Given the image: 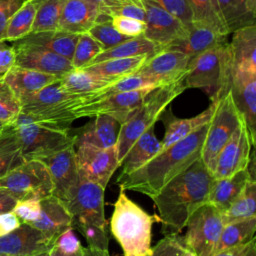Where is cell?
I'll return each instance as SVG.
<instances>
[{"label":"cell","instance_id":"6f0895ef","mask_svg":"<svg viewBox=\"0 0 256 256\" xmlns=\"http://www.w3.org/2000/svg\"><path fill=\"white\" fill-rule=\"evenodd\" d=\"M83 256H110L108 251L94 249L90 247H83Z\"/></svg>","mask_w":256,"mask_h":256},{"label":"cell","instance_id":"7dc6e473","mask_svg":"<svg viewBox=\"0 0 256 256\" xmlns=\"http://www.w3.org/2000/svg\"><path fill=\"white\" fill-rule=\"evenodd\" d=\"M41 211V204L39 200L29 199L17 201L12 212L20 219L22 223H31L35 221Z\"/></svg>","mask_w":256,"mask_h":256},{"label":"cell","instance_id":"11a10c76","mask_svg":"<svg viewBox=\"0 0 256 256\" xmlns=\"http://www.w3.org/2000/svg\"><path fill=\"white\" fill-rule=\"evenodd\" d=\"M256 242V239L254 238L253 240H251L250 242L243 244V245H239V246H235V247H231L225 250H222L220 252H217L215 254H213L212 256H244L248 250L250 249L251 245Z\"/></svg>","mask_w":256,"mask_h":256},{"label":"cell","instance_id":"603a6c76","mask_svg":"<svg viewBox=\"0 0 256 256\" xmlns=\"http://www.w3.org/2000/svg\"><path fill=\"white\" fill-rule=\"evenodd\" d=\"M226 40L227 36L219 35L207 26L192 22L187 28V34L183 38L170 43L163 49L183 52L189 56L191 61L206 50L227 42Z\"/></svg>","mask_w":256,"mask_h":256},{"label":"cell","instance_id":"681fc988","mask_svg":"<svg viewBox=\"0 0 256 256\" xmlns=\"http://www.w3.org/2000/svg\"><path fill=\"white\" fill-rule=\"evenodd\" d=\"M25 0H0V41H5L7 25Z\"/></svg>","mask_w":256,"mask_h":256},{"label":"cell","instance_id":"e0dca14e","mask_svg":"<svg viewBox=\"0 0 256 256\" xmlns=\"http://www.w3.org/2000/svg\"><path fill=\"white\" fill-rule=\"evenodd\" d=\"M15 65L61 78L73 69L71 61L43 47L15 41Z\"/></svg>","mask_w":256,"mask_h":256},{"label":"cell","instance_id":"7402d4cb","mask_svg":"<svg viewBox=\"0 0 256 256\" xmlns=\"http://www.w3.org/2000/svg\"><path fill=\"white\" fill-rule=\"evenodd\" d=\"M40 204L41 211L39 217L35 221L27 224L55 241L62 232L72 227L70 213L64 202L54 195L40 200Z\"/></svg>","mask_w":256,"mask_h":256},{"label":"cell","instance_id":"680465c9","mask_svg":"<svg viewBox=\"0 0 256 256\" xmlns=\"http://www.w3.org/2000/svg\"><path fill=\"white\" fill-rule=\"evenodd\" d=\"M47 256H83V247L74 254H63L53 246V248L50 250Z\"/></svg>","mask_w":256,"mask_h":256},{"label":"cell","instance_id":"44dd1931","mask_svg":"<svg viewBox=\"0 0 256 256\" xmlns=\"http://www.w3.org/2000/svg\"><path fill=\"white\" fill-rule=\"evenodd\" d=\"M102 15L101 8L88 0H66L58 30L74 34L88 32Z\"/></svg>","mask_w":256,"mask_h":256},{"label":"cell","instance_id":"8d00e7d4","mask_svg":"<svg viewBox=\"0 0 256 256\" xmlns=\"http://www.w3.org/2000/svg\"><path fill=\"white\" fill-rule=\"evenodd\" d=\"M40 0H25L22 6L11 17L7 25L5 41H17L32 32Z\"/></svg>","mask_w":256,"mask_h":256},{"label":"cell","instance_id":"be15d7a7","mask_svg":"<svg viewBox=\"0 0 256 256\" xmlns=\"http://www.w3.org/2000/svg\"><path fill=\"white\" fill-rule=\"evenodd\" d=\"M48 255V254H47ZM47 255H45V254H42V255H35V256H47Z\"/></svg>","mask_w":256,"mask_h":256},{"label":"cell","instance_id":"f35d334b","mask_svg":"<svg viewBox=\"0 0 256 256\" xmlns=\"http://www.w3.org/2000/svg\"><path fill=\"white\" fill-rule=\"evenodd\" d=\"M224 224L256 217V181L249 180L240 196L222 213Z\"/></svg>","mask_w":256,"mask_h":256},{"label":"cell","instance_id":"6da1fadb","mask_svg":"<svg viewBox=\"0 0 256 256\" xmlns=\"http://www.w3.org/2000/svg\"><path fill=\"white\" fill-rule=\"evenodd\" d=\"M213 181V174L199 158L150 197L165 235H176L186 227L192 213L207 202Z\"/></svg>","mask_w":256,"mask_h":256},{"label":"cell","instance_id":"2e32d148","mask_svg":"<svg viewBox=\"0 0 256 256\" xmlns=\"http://www.w3.org/2000/svg\"><path fill=\"white\" fill-rule=\"evenodd\" d=\"M54 240L27 223L0 237V256L47 255Z\"/></svg>","mask_w":256,"mask_h":256},{"label":"cell","instance_id":"8fae6325","mask_svg":"<svg viewBox=\"0 0 256 256\" xmlns=\"http://www.w3.org/2000/svg\"><path fill=\"white\" fill-rule=\"evenodd\" d=\"M224 225L222 213L206 202L187 221V230L182 237L186 248L195 256H212Z\"/></svg>","mask_w":256,"mask_h":256},{"label":"cell","instance_id":"91938a15","mask_svg":"<svg viewBox=\"0 0 256 256\" xmlns=\"http://www.w3.org/2000/svg\"><path fill=\"white\" fill-rule=\"evenodd\" d=\"M244 256H256V242H254Z\"/></svg>","mask_w":256,"mask_h":256},{"label":"cell","instance_id":"c3c4849f","mask_svg":"<svg viewBox=\"0 0 256 256\" xmlns=\"http://www.w3.org/2000/svg\"><path fill=\"white\" fill-rule=\"evenodd\" d=\"M54 247L63 254H74L82 248V245L75 236L74 229L69 227L56 238Z\"/></svg>","mask_w":256,"mask_h":256},{"label":"cell","instance_id":"5bb4252c","mask_svg":"<svg viewBox=\"0 0 256 256\" xmlns=\"http://www.w3.org/2000/svg\"><path fill=\"white\" fill-rule=\"evenodd\" d=\"M39 161L44 163L50 174L53 184L52 195L67 203L74 197L80 181L74 145Z\"/></svg>","mask_w":256,"mask_h":256},{"label":"cell","instance_id":"1f68e13d","mask_svg":"<svg viewBox=\"0 0 256 256\" xmlns=\"http://www.w3.org/2000/svg\"><path fill=\"white\" fill-rule=\"evenodd\" d=\"M147 56H135L128 58L109 59L91 64L84 70L109 82H115L121 78L134 74L147 59Z\"/></svg>","mask_w":256,"mask_h":256},{"label":"cell","instance_id":"d6986e66","mask_svg":"<svg viewBox=\"0 0 256 256\" xmlns=\"http://www.w3.org/2000/svg\"><path fill=\"white\" fill-rule=\"evenodd\" d=\"M189 62V56L183 52L162 49L148 57L135 73L163 85L184 78Z\"/></svg>","mask_w":256,"mask_h":256},{"label":"cell","instance_id":"4dcf8cb0","mask_svg":"<svg viewBox=\"0 0 256 256\" xmlns=\"http://www.w3.org/2000/svg\"><path fill=\"white\" fill-rule=\"evenodd\" d=\"M229 33L255 25L256 0H217Z\"/></svg>","mask_w":256,"mask_h":256},{"label":"cell","instance_id":"7bdbcfd3","mask_svg":"<svg viewBox=\"0 0 256 256\" xmlns=\"http://www.w3.org/2000/svg\"><path fill=\"white\" fill-rule=\"evenodd\" d=\"M21 113V102L0 77V122L12 125Z\"/></svg>","mask_w":256,"mask_h":256},{"label":"cell","instance_id":"94428289","mask_svg":"<svg viewBox=\"0 0 256 256\" xmlns=\"http://www.w3.org/2000/svg\"><path fill=\"white\" fill-rule=\"evenodd\" d=\"M182 256H195L190 250H188V249H186V251L184 252V254L182 255Z\"/></svg>","mask_w":256,"mask_h":256},{"label":"cell","instance_id":"83f0119b","mask_svg":"<svg viewBox=\"0 0 256 256\" xmlns=\"http://www.w3.org/2000/svg\"><path fill=\"white\" fill-rule=\"evenodd\" d=\"M161 151V143L154 134L153 127L146 130L130 147L120 165L122 171L119 176L133 173Z\"/></svg>","mask_w":256,"mask_h":256},{"label":"cell","instance_id":"4fadbf2b","mask_svg":"<svg viewBox=\"0 0 256 256\" xmlns=\"http://www.w3.org/2000/svg\"><path fill=\"white\" fill-rule=\"evenodd\" d=\"M153 89L155 88L115 93L95 101L86 102L77 107L73 114L75 119L104 114L112 117L121 125L140 107L145 97Z\"/></svg>","mask_w":256,"mask_h":256},{"label":"cell","instance_id":"f6af8a7d","mask_svg":"<svg viewBox=\"0 0 256 256\" xmlns=\"http://www.w3.org/2000/svg\"><path fill=\"white\" fill-rule=\"evenodd\" d=\"M178 18L187 28L192 24V12L187 0H147Z\"/></svg>","mask_w":256,"mask_h":256},{"label":"cell","instance_id":"ffe728a7","mask_svg":"<svg viewBox=\"0 0 256 256\" xmlns=\"http://www.w3.org/2000/svg\"><path fill=\"white\" fill-rule=\"evenodd\" d=\"M229 92L236 109L245 122L254 147L256 142V74L233 72Z\"/></svg>","mask_w":256,"mask_h":256},{"label":"cell","instance_id":"6125c7cd","mask_svg":"<svg viewBox=\"0 0 256 256\" xmlns=\"http://www.w3.org/2000/svg\"><path fill=\"white\" fill-rule=\"evenodd\" d=\"M4 126H5V125H4V124H2V123L0 122V131H1V130L4 128Z\"/></svg>","mask_w":256,"mask_h":256},{"label":"cell","instance_id":"7a4b0ae2","mask_svg":"<svg viewBox=\"0 0 256 256\" xmlns=\"http://www.w3.org/2000/svg\"><path fill=\"white\" fill-rule=\"evenodd\" d=\"M209 123L191 135L160 151L144 166L125 176H118L116 183L122 190H132L149 197L156 194L171 179L201 158V150Z\"/></svg>","mask_w":256,"mask_h":256},{"label":"cell","instance_id":"b9f144b4","mask_svg":"<svg viewBox=\"0 0 256 256\" xmlns=\"http://www.w3.org/2000/svg\"><path fill=\"white\" fill-rule=\"evenodd\" d=\"M88 33L102 46L103 50H108L114 46L121 44L131 38L121 35L117 32L111 24L110 17L101 15L98 21L92 26Z\"/></svg>","mask_w":256,"mask_h":256},{"label":"cell","instance_id":"f5cc1de1","mask_svg":"<svg viewBox=\"0 0 256 256\" xmlns=\"http://www.w3.org/2000/svg\"><path fill=\"white\" fill-rule=\"evenodd\" d=\"M20 219L12 212H5L0 214V237L10 233L21 225Z\"/></svg>","mask_w":256,"mask_h":256},{"label":"cell","instance_id":"9c48e42d","mask_svg":"<svg viewBox=\"0 0 256 256\" xmlns=\"http://www.w3.org/2000/svg\"><path fill=\"white\" fill-rule=\"evenodd\" d=\"M243 121L230 92L216 102L201 150V160L212 174L219 152Z\"/></svg>","mask_w":256,"mask_h":256},{"label":"cell","instance_id":"484cf974","mask_svg":"<svg viewBox=\"0 0 256 256\" xmlns=\"http://www.w3.org/2000/svg\"><path fill=\"white\" fill-rule=\"evenodd\" d=\"M117 124L115 119L104 114L94 116V119L83 128L79 129L74 136L75 145L87 143L98 148H110L116 146Z\"/></svg>","mask_w":256,"mask_h":256},{"label":"cell","instance_id":"bcb514c9","mask_svg":"<svg viewBox=\"0 0 256 256\" xmlns=\"http://www.w3.org/2000/svg\"><path fill=\"white\" fill-rule=\"evenodd\" d=\"M110 21L117 32L129 38L142 36L146 28L145 22L129 17L111 16Z\"/></svg>","mask_w":256,"mask_h":256},{"label":"cell","instance_id":"9a60e30c","mask_svg":"<svg viewBox=\"0 0 256 256\" xmlns=\"http://www.w3.org/2000/svg\"><path fill=\"white\" fill-rule=\"evenodd\" d=\"M252 147L249 132L243 121L219 152L213 172L214 179L226 178L245 170L250 160Z\"/></svg>","mask_w":256,"mask_h":256},{"label":"cell","instance_id":"ac0fdd59","mask_svg":"<svg viewBox=\"0 0 256 256\" xmlns=\"http://www.w3.org/2000/svg\"><path fill=\"white\" fill-rule=\"evenodd\" d=\"M142 5L146 24L143 36L159 45L161 50L187 34V27L172 14L147 0H142Z\"/></svg>","mask_w":256,"mask_h":256},{"label":"cell","instance_id":"ab89813d","mask_svg":"<svg viewBox=\"0 0 256 256\" xmlns=\"http://www.w3.org/2000/svg\"><path fill=\"white\" fill-rule=\"evenodd\" d=\"M66 0H40L31 33L58 30Z\"/></svg>","mask_w":256,"mask_h":256},{"label":"cell","instance_id":"f1b7e54d","mask_svg":"<svg viewBox=\"0 0 256 256\" xmlns=\"http://www.w3.org/2000/svg\"><path fill=\"white\" fill-rule=\"evenodd\" d=\"M215 107H216V102H213L210 104V106L206 110H204L200 114L191 118L179 119V118L171 117V119L167 121L165 124V127H166L165 134H164L163 140L160 141L161 151L181 141L182 139L194 133L203 125L209 123L213 116Z\"/></svg>","mask_w":256,"mask_h":256},{"label":"cell","instance_id":"d6a6232c","mask_svg":"<svg viewBox=\"0 0 256 256\" xmlns=\"http://www.w3.org/2000/svg\"><path fill=\"white\" fill-rule=\"evenodd\" d=\"M160 50L161 47L159 45L148 40L142 35L139 37L131 38L117 46H114L108 50L103 51L92 61L91 64L116 58H128L135 56L150 57Z\"/></svg>","mask_w":256,"mask_h":256},{"label":"cell","instance_id":"277c9868","mask_svg":"<svg viewBox=\"0 0 256 256\" xmlns=\"http://www.w3.org/2000/svg\"><path fill=\"white\" fill-rule=\"evenodd\" d=\"M105 189L80 178L74 197L64 203L70 213L72 228L78 230L88 247L108 251L109 234L104 210Z\"/></svg>","mask_w":256,"mask_h":256},{"label":"cell","instance_id":"5b68a950","mask_svg":"<svg viewBox=\"0 0 256 256\" xmlns=\"http://www.w3.org/2000/svg\"><path fill=\"white\" fill-rule=\"evenodd\" d=\"M232 76V53L229 44L225 42L192 59L183 83L186 89H203L213 103L219 101L230 91Z\"/></svg>","mask_w":256,"mask_h":256},{"label":"cell","instance_id":"60d3db41","mask_svg":"<svg viewBox=\"0 0 256 256\" xmlns=\"http://www.w3.org/2000/svg\"><path fill=\"white\" fill-rule=\"evenodd\" d=\"M104 50L99 42H97L88 32L79 34L76 43L71 64L73 69H83L89 66L92 61Z\"/></svg>","mask_w":256,"mask_h":256},{"label":"cell","instance_id":"d590c367","mask_svg":"<svg viewBox=\"0 0 256 256\" xmlns=\"http://www.w3.org/2000/svg\"><path fill=\"white\" fill-rule=\"evenodd\" d=\"M255 232L256 217L225 224L213 254L250 242L255 238Z\"/></svg>","mask_w":256,"mask_h":256},{"label":"cell","instance_id":"ee69618b","mask_svg":"<svg viewBox=\"0 0 256 256\" xmlns=\"http://www.w3.org/2000/svg\"><path fill=\"white\" fill-rule=\"evenodd\" d=\"M186 249L182 237L178 234H170L158 241L149 256H182Z\"/></svg>","mask_w":256,"mask_h":256},{"label":"cell","instance_id":"db71d44e","mask_svg":"<svg viewBox=\"0 0 256 256\" xmlns=\"http://www.w3.org/2000/svg\"><path fill=\"white\" fill-rule=\"evenodd\" d=\"M95 4H97L101 8L102 14H104L106 11L121 7L125 4L129 3H141L142 0H88Z\"/></svg>","mask_w":256,"mask_h":256},{"label":"cell","instance_id":"7c38bea8","mask_svg":"<svg viewBox=\"0 0 256 256\" xmlns=\"http://www.w3.org/2000/svg\"><path fill=\"white\" fill-rule=\"evenodd\" d=\"M80 178L106 188L111 176L120 166L116 146L98 148L87 143L74 146Z\"/></svg>","mask_w":256,"mask_h":256},{"label":"cell","instance_id":"f907efd6","mask_svg":"<svg viewBox=\"0 0 256 256\" xmlns=\"http://www.w3.org/2000/svg\"><path fill=\"white\" fill-rule=\"evenodd\" d=\"M103 15H106L108 17L123 16V17H129V18H133V19H137L145 22V10L142 5V2L125 4L121 7L108 10Z\"/></svg>","mask_w":256,"mask_h":256},{"label":"cell","instance_id":"52a82bcc","mask_svg":"<svg viewBox=\"0 0 256 256\" xmlns=\"http://www.w3.org/2000/svg\"><path fill=\"white\" fill-rule=\"evenodd\" d=\"M184 78L163 84L153 89L144 99L140 107L123 123L117 136L116 151L119 163L134 142L149 128L153 127L164 109L186 88Z\"/></svg>","mask_w":256,"mask_h":256},{"label":"cell","instance_id":"8992f818","mask_svg":"<svg viewBox=\"0 0 256 256\" xmlns=\"http://www.w3.org/2000/svg\"><path fill=\"white\" fill-rule=\"evenodd\" d=\"M21 113L41 125L69 130L75 120L74 110L82 105L83 97L68 93L59 80L20 100Z\"/></svg>","mask_w":256,"mask_h":256},{"label":"cell","instance_id":"3957f363","mask_svg":"<svg viewBox=\"0 0 256 256\" xmlns=\"http://www.w3.org/2000/svg\"><path fill=\"white\" fill-rule=\"evenodd\" d=\"M155 222H160L158 215L148 214L120 189L110 218V231L124 256H149L151 229Z\"/></svg>","mask_w":256,"mask_h":256},{"label":"cell","instance_id":"ba28073f","mask_svg":"<svg viewBox=\"0 0 256 256\" xmlns=\"http://www.w3.org/2000/svg\"><path fill=\"white\" fill-rule=\"evenodd\" d=\"M24 161L41 160L75 144L70 130L53 129L20 113L12 124Z\"/></svg>","mask_w":256,"mask_h":256},{"label":"cell","instance_id":"4316f807","mask_svg":"<svg viewBox=\"0 0 256 256\" xmlns=\"http://www.w3.org/2000/svg\"><path fill=\"white\" fill-rule=\"evenodd\" d=\"M249 180L251 179L246 169L226 178L214 179L207 202L215 206L221 213L225 212L240 196Z\"/></svg>","mask_w":256,"mask_h":256},{"label":"cell","instance_id":"74e56055","mask_svg":"<svg viewBox=\"0 0 256 256\" xmlns=\"http://www.w3.org/2000/svg\"><path fill=\"white\" fill-rule=\"evenodd\" d=\"M24 161L13 125H5L0 131V177L21 165Z\"/></svg>","mask_w":256,"mask_h":256},{"label":"cell","instance_id":"9f6ffc18","mask_svg":"<svg viewBox=\"0 0 256 256\" xmlns=\"http://www.w3.org/2000/svg\"><path fill=\"white\" fill-rule=\"evenodd\" d=\"M17 200L12 197L6 190L0 188V214L10 212L16 205Z\"/></svg>","mask_w":256,"mask_h":256},{"label":"cell","instance_id":"d4e9b609","mask_svg":"<svg viewBox=\"0 0 256 256\" xmlns=\"http://www.w3.org/2000/svg\"><path fill=\"white\" fill-rule=\"evenodd\" d=\"M229 46L232 53L233 72L256 74V25L234 31Z\"/></svg>","mask_w":256,"mask_h":256},{"label":"cell","instance_id":"816d5d0a","mask_svg":"<svg viewBox=\"0 0 256 256\" xmlns=\"http://www.w3.org/2000/svg\"><path fill=\"white\" fill-rule=\"evenodd\" d=\"M15 65V51L12 46L0 41V74L6 73Z\"/></svg>","mask_w":256,"mask_h":256},{"label":"cell","instance_id":"f546056e","mask_svg":"<svg viewBox=\"0 0 256 256\" xmlns=\"http://www.w3.org/2000/svg\"><path fill=\"white\" fill-rule=\"evenodd\" d=\"M78 38L79 34L69 33L62 30H54L30 33L17 41L43 47L71 61Z\"/></svg>","mask_w":256,"mask_h":256},{"label":"cell","instance_id":"cb8c5ba5","mask_svg":"<svg viewBox=\"0 0 256 256\" xmlns=\"http://www.w3.org/2000/svg\"><path fill=\"white\" fill-rule=\"evenodd\" d=\"M1 78L11 88L19 100L30 96L60 78L35 70L13 66Z\"/></svg>","mask_w":256,"mask_h":256},{"label":"cell","instance_id":"30bf717a","mask_svg":"<svg viewBox=\"0 0 256 256\" xmlns=\"http://www.w3.org/2000/svg\"><path fill=\"white\" fill-rule=\"evenodd\" d=\"M0 188L17 201L42 200L53 194L50 174L39 160H29L0 177Z\"/></svg>","mask_w":256,"mask_h":256},{"label":"cell","instance_id":"836d02e7","mask_svg":"<svg viewBox=\"0 0 256 256\" xmlns=\"http://www.w3.org/2000/svg\"><path fill=\"white\" fill-rule=\"evenodd\" d=\"M59 82L68 93L81 97L93 94L94 92L113 83L101 79L84 69H72L63 75L59 79Z\"/></svg>","mask_w":256,"mask_h":256},{"label":"cell","instance_id":"e575fe53","mask_svg":"<svg viewBox=\"0 0 256 256\" xmlns=\"http://www.w3.org/2000/svg\"><path fill=\"white\" fill-rule=\"evenodd\" d=\"M187 2L192 12L193 22L207 26L219 35L229 34L217 0H187Z\"/></svg>","mask_w":256,"mask_h":256}]
</instances>
